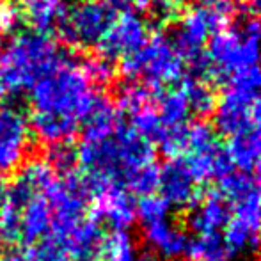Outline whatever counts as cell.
<instances>
[{
  "label": "cell",
  "instance_id": "obj_48",
  "mask_svg": "<svg viewBox=\"0 0 261 261\" xmlns=\"http://www.w3.org/2000/svg\"><path fill=\"white\" fill-rule=\"evenodd\" d=\"M206 2H210V0H206Z\"/></svg>",
  "mask_w": 261,
  "mask_h": 261
},
{
  "label": "cell",
  "instance_id": "obj_25",
  "mask_svg": "<svg viewBox=\"0 0 261 261\" xmlns=\"http://www.w3.org/2000/svg\"><path fill=\"white\" fill-rule=\"evenodd\" d=\"M183 91L187 98V103H189L190 112H194L196 116L204 117L215 110V94L213 89L210 87L208 80L197 79V76H190L183 82V86L179 87Z\"/></svg>",
  "mask_w": 261,
  "mask_h": 261
},
{
  "label": "cell",
  "instance_id": "obj_7",
  "mask_svg": "<svg viewBox=\"0 0 261 261\" xmlns=\"http://www.w3.org/2000/svg\"><path fill=\"white\" fill-rule=\"evenodd\" d=\"M233 16V6L226 0H210L194 6L178 21L171 41L183 59L190 61L203 54V46L217 32L224 31Z\"/></svg>",
  "mask_w": 261,
  "mask_h": 261
},
{
  "label": "cell",
  "instance_id": "obj_11",
  "mask_svg": "<svg viewBox=\"0 0 261 261\" xmlns=\"http://www.w3.org/2000/svg\"><path fill=\"white\" fill-rule=\"evenodd\" d=\"M59 176L46 160H29L20 165V171L7 183V204L23 210L31 201L45 197Z\"/></svg>",
  "mask_w": 261,
  "mask_h": 261
},
{
  "label": "cell",
  "instance_id": "obj_29",
  "mask_svg": "<svg viewBox=\"0 0 261 261\" xmlns=\"http://www.w3.org/2000/svg\"><path fill=\"white\" fill-rule=\"evenodd\" d=\"M25 261H69V251L64 240L48 234L38 242L36 245L29 247V254Z\"/></svg>",
  "mask_w": 261,
  "mask_h": 261
},
{
  "label": "cell",
  "instance_id": "obj_15",
  "mask_svg": "<svg viewBox=\"0 0 261 261\" xmlns=\"http://www.w3.org/2000/svg\"><path fill=\"white\" fill-rule=\"evenodd\" d=\"M89 219L107 224L114 231H126L137 219V203L126 189L110 187L96 197Z\"/></svg>",
  "mask_w": 261,
  "mask_h": 261
},
{
  "label": "cell",
  "instance_id": "obj_28",
  "mask_svg": "<svg viewBox=\"0 0 261 261\" xmlns=\"http://www.w3.org/2000/svg\"><path fill=\"white\" fill-rule=\"evenodd\" d=\"M130 121H132L130 126L141 137H144L146 141L151 142V144L160 141V137L165 132V128L160 123V117L156 114V109L153 105H148L144 109L137 110V112L130 114Z\"/></svg>",
  "mask_w": 261,
  "mask_h": 261
},
{
  "label": "cell",
  "instance_id": "obj_2",
  "mask_svg": "<svg viewBox=\"0 0 261 261\" xmlns=\"http://www.w3.org/2000/svg\"><path fill=\"white\" fill-rule=\"evenodd\" d=\"M151 164H155L153 144L121 119L107 134L82 135L76 148V167L82 171L91 201L110 187L124 189L134 172Z\"/></svg>",
  "mask_w": 261,
  "mask_h": 261
},
{
  "label": "cell",
  "instance_id": "obj_10",
  "mask_svg": "<svg viewBox=\"0 0 261 261\" xmlns=\"http://www.w3.org/2000/svg\"><path fill=\"white\" fill-rule=\"evenodd\" d=\"M224 242L231 254L258 247L261 242V204L258 192H252L234 203V215L229 219Z\"/></svg>",
  "mask_w": 261,
  "mask_h": 261
},
{
  "label": "cell",
  "instance_id": "obj_40",
  "mask_svg": "<svg viewBox=\"0 0 261 261\" xmlns=\"http://www.w3.org/2000/svg\"><path fill=\"white\" fill-rule=\"evenodd\" d=\"M0 261H25V258L20 252H4L0 256Z\"/></svg>",
  "mask_w": 261,
  "mask_h": 261
},
{
  "label": "cell",
  "instance_id": "obj_22",
  "mask_svg": "<svg viewBox=\"0 0 261 261\" xmlns=\"http://www.w3.org/2000/svg\"><path fill=\"white\" fill-rule=\"evenodd\" d=\"M66 6L62 0H21L20 16L27 20L32 31L46 32L57 27Z\"/></svg>",
  "mask_w": 261,
  "mask_h": 261
},
{
  "label": "cell",
  "instance_id": "obj_24",
  "mask_svg": "<svg viewBox=\"0 0 261 261\" xmlns=\"http://www.w3.org/2000/svg\"><path fill=\"white\" fill-rule=\"evenodd\" d=\"M187 254L194 261H231L233 258L220 233L197 234L194 240H189Z\"/></svg>",
  "mask_w": 261,
  "mask_h": 261
},
{
  "label": "cell",
  "instance_id": "obj_43",
  "mask_svg": "<svg viewBox=\"0 0 261 261\" xmlns=\"http://www.w3.org/2000/svg\"><path fill=\"white\" fill-rule=\"evenodd\" d=\"M254 171H256V174H258V178L261 179V158H259V162H258V164H256Z\"/></svg>",
  "mask_w": 261,
  "mask_h": 261
},
{
  "label": "cell",
  "instance_id": "obj_45",
  "mask_svg": "<svg viewBox=\"0 0 261 261\" xmlns=\"http://www.w3.org/2000/svg\"><path fill=\"white\" fill-rule=\"evenodd\" d=\"M146 259V256H139V259L137 261H144Z\"/></svg>",
  "mask_w": 261,
  "mask_h": 261
},
{
  "label": "cell",
  "instance_id": "obj_39",
  "mask_svg": "<svg viewBox=\"0 0 261 261\" xmlns=\"http://www.w3.org/2000/svg\"><path fill=\"white\" fill-rule=\"evenodd\" d=\"M6 203H7V181L0 174V213H2Z\"/></svg>",
  "mask_w": 261,
  "mask_h": 261
},
{
  "label": "cell",
  "instance_id": "obj_31",
  "mask_svg": "<svg viewBox=\"0 0 261 261\" xmlns=\"http://www.w3.org/2000/svg\"><path fill=\"white\" fill-rule=\"evenodd\" d=\"M139 9V14H149L158 21H169L178 18L187 0H132Z\"/></svg>",
  "mask_w": 261,
  "mask_h": 261
},
{
  "label": "cell",
  "instance_id": "obj_18",
  "mask_svg": "<svg viewBox=\"0 0 261 261\" xmlns=\"http://www.w3.org/2000/svg\"><path fill=\"white\" fill-rule=\"evenodd\" d=\"M183 160H185L189 171L192 172L197 185L210 181V179L219 181L220 178H224V176L233 171V164H231V158L227 155V149H224L220 144L213 146L206 151L189 155Z\"/></svg>",
  "mask_w": 261,
  "mask_h": 261
},
{
  "label": "cell",
  "instance_id": "obj_21",
  "mask_svg": "<svg viewBox=\"0 0 261 261\" xmlns=\"http://www.w3.org/2000/svg\"><path fill=\"white\" fill-rule=\"evenodd\" d=\"M227 155L233 167H238L242 172L252 171L261 158V130L251 126L249 130L231 137Z\"/></svg>",
  "mask_w": 261,
  "mask_h": 261
},
{
  "label": "cell",
  "instance_id": "obj_30",
  "mask_svg": "<svg viewBox=\"0 0 261 261\" xmlns=\"http://www.w3.org/2000/svg\"><path fill=\"white\" fill-rule=\"evenodd\" d=\"M153 94H155V91L149 89L144 84L128 82L126 86L119 89V107L130 116V114L151 105V100L155 98Z\"/></svg>",
  "mask_w": 261,
  "mask_h": 261
},
{
  "label": "cell",
  "instance_id": "obj_32",
  "mask_svg": "<svg viewBox=\"0 0 261 261\" xmlns=\"http://www.w3.org/2000/svg\"><path fill=\"white\" fill-rule=\"evenodd\" d=\"M158 179H160V169H158L155 164H151V165H148V167H142V169H139L137 172H134V174L128 178L124 189L130 194L134 192L142 197L151 196L158 189Z\"/></svg>",
  "mask_w": 261,
  "mask_h": 261
},
{
  "label": "cell",
  "instance_id": "obj_3",
  "mask_svg": "<svg viewBox=\"0 0 261 261\" xmlns=\"http://www.w3.org/2000/svg\"><path fill=\"white\" fill-rule=\"evenodd\" d=\"M68 59L69 55L48 34L32 29L18 32L0 57V79L6 91L31 89L41 76Z\"/></svg>",
  "mask_w": 261,
  "mask_h": 261
},
{
  "label": "cell",
  "instance_id": "obj_23",
  "mask_svg": "<svg viewBox=\"0 0 261 261\" xmlns=\"http://www.w3.org/2000/svg\"><path fill=\"white\" fill-rule=\"evenodd\" d=\"M155 94L156 114L165 130L187 124L190 109L181 89H158L155 91Z\"/></svg>",
  "mask_w": 261,
  "mask_h": 261
},
{
  "label": "cell",
  "instance_id": "obj_19",
  "mask_svg": "<svg viewBox=\"0 0 261 261\" xmlns=\"http://www.w3.org/2000/svg\"><path fill=\"white\" fill-rule=\"evenodd\" d=\"M231 219L227 201L220 194H210L189 217V226L197 234H213L227 226Z\"/></svg>",
  "mask_w": 261,
  "mask_h": 261
},
{
  "label": "cell",
  "instance_id": "obj_35",
  "mask_svg": "<svg viewBox=\"0 0 261 261\" xmlns=\"http://www.w3.org/2000/svg\"><path fill=\"white\" fill-rule=\"evenodd\" d=\"M82 69L87 75V79L96 86V84H109L112 80L114 73H116V68H114L112 61L101 57V55H94V57H89L82 62Z\"/></svg>",
  "mask_w": 261,
  "mask_h": 261
},
{
  "label": "cell",
  "instance_id": "obj_20",
  "mask_svg": "<svg viewBox=\"0 0 261 261\" xmlns=\"http://www.w3.org/2000/svg\"><path fill=\"white\" fill-rule=\"evenodd\" d=\"M52 229V210L46 197H38L21 210V244L32 247L43 238H46Z\"/></svg>",
  "mask_w": 261,
  "mask_h": 261
},
{
  "label": "cell",
  "instance_id": "obj_14",
  "mask_svg": "<svg viewBox=\"0 0 261 261\" xmlns=\"http://www.w3.org/2000/svg\"><path fill=\"white\" fill-rule=\"evenodd\" d=\"M256 98L229 86L215 103V128L222 135L234 137L252 126V103Z\"/></svg>",
  "mask_w": 261,
  "mask_h": 261
},
{
  "label": "cell",
  "instance_id": "obj_26",
  "mask_svg": "<svg viewBox=\"0 0 261 261\" xmlns=\"http://www.w3.org/2000/svg\"><path fill=\"white\" fill-rule=\"evenodd\" d=\"M256 192L254 181L247 172L242 171H231L229 174H226L224 178L219 179V194L224 201L229 203H238L240 199H244L245 196Z\"/></svg>",
  "mask_w": 261,
  "mask_h": 261
},
{
  "label": "cell",
  "instance_id": "obj_5",
  "mask_svg": "<svg viewBox=\"0 0 261 261\" xmlns=\"http://www.w3.org/2000/svg\"><path fill=\"white\" fill-rule=\"evenodd\" d=\"M206 59L212 75L234 76L261 64V36L254 21L240 29H224L208 43Z\"/></svg>",
  "mask_w": 261,
  "mask_h": 261
},
{
  "label": "cell",
  "instance_id": "obj_8",
  "mask_svg": "<svg viewBox=\"0 0 261 261\" xmlns=\"http://www.w3.org/2000/svg\"><path fill=\"white\" fill-rule=\"evenodd\" d=\"M46 201L52 210V234L68 240L75 229L87 219L89 192L79 172L59 176L46 192Z\"/></svg>",
  "mask_w": 261,
  "mask_h": 261
},
{
  "label": "cell",
  "instance_id": "obj_34",
  "mask_svg": "<svg viewBox=\"0 0 261 261\" xmlns=\"http://www.w3.org/2000/svg\"><path fill=\"white\" fill-rule=\"evenodd\" d=\"M169 210H171V206L160 196H155V194L144 196L137 203V219L142 222V226L155 224L169 219Z\"/></svg>",
  "mask_w": 261,
  "mask_h": 261
},
{
  "label": "cell",
  "instance_id": "obj_42",
  "mask_svg": "<svg viewBox=\"0 0 261 261\" xmlns=\"http://www.w3.org/2000/svg\"><path fill=\"white\" fill-rule=\"evenodd\" d=\"M4 94H6V86H4L2 79H0V100L4 98Z\"/></svg>",
  "mask_w": 261,
  "mask_h": 261
},
{
  "label": "cell",
  "instance_id": "obj_27",
  "mask_svg": "<svg viewBox=\"0 0 261 261\" xmlns=\"http://www.w3.org/2000/svg\"><path fill=\"white\" fill-rule=\"evenodd\" d=\"M135 244L128 231H112L105 234L103 261H137Z\"/></svg>",
  "mask_w": 261,
  "mask_h": 261
},
{
  "label": "cell",
  "instance_id": "obj_16",
  "mask_svg": "<svg viewBox=\"0 0 261 261\" xmlns=\"http://www.w3.org/2000/svg\"><path fill=\"white\" fill-rule=\"evenodd\" d=\"M105 231L101 224L86 219L66 240L71 261H103Z\"/></svg>",
  "mask_w": 261,
  "mask_h": 261
},
{
  "label": "cell",
  "instance_id": "obj_17",
  "mask_svg": "<svg viewBox=\"0 0 261 261\" xmlns=\"http://www.w3.org/2000/svg\"><path fill=\"white\" fill-rule=\"evenodd\" d=\"M144 238L164 259H176L187 252L189 238L169 219L144 226Z\"/></svg>",
  "mask_w": 261,
  "mask_h": 261
},
{
  "label": "cell",
  "instance_id": "obj_33",
  "mask_svg": "<svg viewBox=\"0 0 261 261\" xmlns=\"http://www.w3.org/2000/svg\"><path fill=\"white\" fill-rule=\"evenodd\" d=\"M46 162H48V165L54 169L57 176L71 174V172H75L76 167V148H73L69 142L50 146Z\"/></svg>",
  "mask_w": 261,
  "mask_h": 261
},
{
  "label": "cell",
  "instance_id": "obj_38",
  "mask_svg": "<svg viewBox=\"0 0 261 261\" xmlns=\"http://www.w3.org/2000/svg\"><path fill=\"white\" fill-rule=\"evenodd\" d=\"M252 121H254V128L261 130V96H258L252 103Z\"/></svg>",
  "mask_w": 261,
  "mask_h": 261
},
{
  "label": "cell",
  "instance_id": "obj_1",
  "mask_svg": "<svg viewBox=\"0 0 261 261\" xmlns=\"http://www.w3.org/2000/svg\"><path fill=\"white\" fill-rule=\"evenodd\" d=\"M29 128L48 146L69 142L107 96L71 57L31 87Z\"/></svg>",
  "mask_w": 261,
  "mask_h": 261
},
{
  "label": "cell",
  "instance_id": "obj_37",
  "mask_svg": "<svg viewBox=\"0 0 261 261\" xmlns=\"http://www.w3.org/2000/svg\"><path fill=\"white\" fill-rule=\"evenodd\" d=\"M20 20V11L7 0H0V32H9Z\"/></svg>",
  "mask_w": 261,
  "mask_h": 261
},
{
  "label": "cell",
  "instance_id": "obj_44",
  "mask_svg": "<svg viewBox=\"0 0 261 261\" xmlns=\"http://www.w3.org/2000/svg\"><path fill=\"white\" fill-rule=\"evenodd\" d=\"M109 4H112V6H117V4H124V2H128V0H107Z\"/></svg>",
  "mask_w": 261,
  "mask_h": 261
},
{
  "label": "cell",
  "instance_id": "obj_9",
  "mask_svg": "<svg viewBox=\"0 0 261 261\" xmlns=\"http://www.w3.org/2000/svg\"><path fill=\"white\" fill-rule=\"evenodd\" d=\"M149 39V25L135 11H123L116 16L98 46V55L114 61L134 54Z\"/></svg>",
  "mask_w": 261,
  "mask_h": 261
},
{
  "label": "cell",
  "instance_id": "obj_12",
  "mask_svg": "<svg viewBox=\"0 0 261 261\" xmlns=\"http://www.w3.org/2000/svg\"><path fill=\"white\" fill-rule=\"evenodd\" d=\"M29 123L20 110L0 107V172L20 167L29 148Z\"/></svg>",
  "mask_w": 261,
  "mask_h": 261
},
{
  "label": "cell",
  "instance_id": "obj_41",
  "mask_svg": "<svg viewBox=\"0 0 261 261\" xmlns=\"http://www.w3.org/2000/svg\"><path fill=\"white\" fill-rule=\"evenodd\" d=\"M252 11L261 18V0H252Z\"/></svg>",
  "mask_w": 261,
  "mask_h": 261
},
{
  "label": "cell",
  "instance_id": "obj_46",
  "mask_svg": "<svg viewBox=\"0 0 261 261\" xmlns=\"http://www.w3.org/2000/svg\"><path fill=\"white\" fill-rule=\"evenodd\" d=\"M144 261H156V259H151V258H146Z\"/></svg>",
  "mask_w": 261,
  "mask_h": 261
},
{
  "label": "cell",
  "instance_id": "obj_6",
  "mask_svg": "<svg viewBox=\"0 0 261 261\" xmlns=\"http://www.w3.org/2000/svg\"><path fill=\"white\" fill-rule=\"evenodd\" d=\"M116 16V6L107 0H80L66 7L57 31L66 45L82 50L98 48Z\"/></svg>",
  "mask_w": 261,
  "mask_h": 261
},
{
  "label": "cell",
  "instance_id": "obj_47",
  "mask_svg": "<svg viewBox=\"0 0 261 261\" xmlns=\"http://www.w3.org/2000/svg\"><path fill=\"white\" fill-rule=\"evenodd\" d=\"M258 196H259V204H261V192L258 194Z\"/></svg>",
  "mask_w": 261,
  "mask_h": 261
},
{
  "label": "cell",
  "instance_id": "obj_36",
  "mask_svg": "<svg viewBox=\"0 0 261 261\" xmlns=\"http://www.w3.org/2000/svg\"><path fill=\"white\" fill-rule=\"evenodd\" d=\"M229 86H233V87H237V89L244 91V93L251 94L252 98L261 96V64L254 66V68L244 69V71L231 76Z\"/></svg>",
  "mask_w": 261,
  "mask_h": 261
},
{
  "label": "cell",
  "instance_id": "obj_13",
  "mask_svg": "<svg viewBox=\"0 0 261 261\" xmlns=\"http://www.w3.org/2000/svg\"><path fill=\"white\" fill-rule=\"evenodd\" d=\"M158 190H160V197L169 206L189 210L197 206V203L201 201L199 185L183 158L169 160L160 169Z\"/></svg>",
  "mask_w": 261,
  "mask_h": 261
},
{
  "label": "cell",
  "instance_id": "obj_4",
  "mask_svg": "<svg viewBox=\"0 0 261 261\" xmlns=\"http://www.w3.org/2000/svg\"><path fill=\"white\" fill-rule=\"evenodd\" d=\"M121 71L130 82L144 84L149 89L158 91L183 79L185 59L176 50L171 38L155 34L149 36L141 48L123 59Z\"/></svg>",
  "mask_w": 261,
  "mask_h": 261
}]
</instances>
